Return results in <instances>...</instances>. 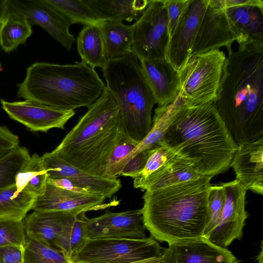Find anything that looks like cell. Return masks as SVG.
I'll use <instances>...</instances> for the list:
<instances>
[{
  "mask_svg": "<svg viewBox=\"0 0 263 263\" xmlns=\"http://www.w3.org/2000/svg\"><path fill=\"white\" fill-rule=\"evenodd\" d=\"M47 180L52 184L53 185L60 187L61 189L68 190L69 191H71L72 192L77 193H82V194H92L87 190L81 188L74 184L71 180L65 179H49L48 178ZM97 195V194H96Z\"/></svg>",
  "mask_w": 263,
  "mask_h": 263,
  "instance_id": "cell-42",
  "label": "cell"
},
{
  "mask_svg": "<svg viewBox=\"0 0 263 263\" xmlns=\"http://www.w3.org/2000/svg\"><path fill=\"white\" fill-rule=\"evenodd\" d=\"M36 197L15 184L0 191V220H23L32 209Z\"/></svg>",
  "mask_w": 263,
  "mask_h": 263,
  "instance_id": "cell-28",
  "label": "cell"
},
{
  "mask_svg": "<svg viewBox=\"0 0 263 263\" xmlns=\"http://www.w3.org/2000/svg\"><path fill=\"white\" fill-rule=\"evenodd\" d=\"M102 70L106 87L119 107L125 135L140 142L151 129L152 111L156 102L139 60L129 53L108 61Z\"/></svg>",
  "mask_w": 263,
  "mask_h": 263,
  "instance_id": "cell-6",
  "label": "cell"
},
{
  "mask_svg": "<svg viewBox=\"0 0 263 263\" xmlns=\"http://www.w3.org/2000/svg\"><path fill=\"white\" fill-rule=\"evenodd\" d=\"M213 103L238 145L263 138V41H237Z\"/></svg>",
  "mask_w": 263,
  "mask_h": 263,
  "instance_id": "cell-1",
  "label": "cell"
},
{
  "mask_svg": "<svg viewBox=\"0 0 263 263\" xmlns=\"http://www.w3.org/2000/svg\"><path fill=\"white\" fill-rule=\"evenodd\" d=\"M224 193V203L220 220L209 237L212 242L227 248L239 239L248 214L246 210L247 190L236 179L221 184Z\"/></svg>",
  "mask_w": 263,
  "mask_h": 263,
  "instance_id": "cell-11",
  "label": "cell"
},
{
  "mask_svg": "<svg viewBox=\"0 0 263 263\" xmlns=\"http://www.w3.org/2000/svg\"><path fill=\"white\" fill-rule=\"evenodd\" d=\"M138 143L126 136H124L115 146L107 160L104 176L117 178V176H120L122 172V163Z\"/></svg>",
  "mask_w": 263,
  "mask_h": 263,
  "instance_id": "cell-36",
  "label": "cell"
},
{
  "mask_svg": "<svg viewBox=\"0 0 263 263\" xmlns=\"http://www.w3.org/2000/svg\"><path fill=\"white\" fill-rule=\"evenodd\" d=\"M9 9V0H0V24L7 15Z\"/></svg>",
  "mask_w": 263,
  "mask_h": 263,
  "instance_id": "cell-44",
  "label": "cell"
},
{
  "mask_svg": "<svg viewBox=\"0 0 263 263\" xmlns=\"http://www.w3.org/2000/svg\"><path fill=\"white\" fill-rule=\"evenodd\" d=\"M209 0H190L170 38L165 59L178 71L190 58Z\"/></svg>",
  "mask_w": 263,
  "mask_h": 263,
  "instance_id": "cell-14",
  "label": "cell"
},
{
  "mask_svg": "<svg viewBox=\"0 0 263 263\" xmlns=\"http://www.w3.org/2000/svg\"><path fill=\"white\" fill-rule=\"evenodd\" d=\"M0 103L11 119L33 132H45L53 128L63 129L75 114L73 110H61L29 100L9 102L2 99Z\"/></svg>",
  "mask_w": 263,
  "mask_h": 263,
  "instance_id": "cell-13",
  "label": "cell"
},
{
  "mask_svg": "<svg viewBox=\"0 0 263 263\" xmlns=\"http://www.w3.org/2000/svg\"><path fill=\"white\" fill-rule=\"evenodd\" d=\"M70 262V259L60 249L26 236L23 247V263Z\"/></svg>",
  "mask_w": 263,
  "mask_h": 263,
  "instance_id": "cell-31",
  "label": "cell"
},
{
  "mask_svg": "<svg viewBox=\"0 0 263 263\" xmlns=\"http://www.w3.org/2000/svg\"><path fill=\"white\" fill-rule=\"evenodd\" d=\"M20 140L7 126H0V158L19 145Z\"/></svg>",
  "mask_w": 263,
  "mask_h": 263,
  "instance_id": "cell-40",
  "label": "cell"
},
{
  "mask_svg": "<svg viewBox=\"0 0 263 263\" xmlns=\"http://www.w3.org/2000/svg\"><path fill=\"white\" fill-rule=\"evenodd\" d=\"M0 263H23V248L0 247Z\"/></svg>",
  "mask_w": 263,
  "mask_h": 263,
  "instance_id": "cell-41",
  "label": "cell"
},
{
  "mask_svg": "<svg viewBox=\"0 0 263 263\" xmlns=\"http://www.w3.org/2000/svg\"><path fill=\"white\" fill-rule=\"evenodd\" d=\"M140 63L158 106L171 104L179 92L178 71L165 59L145 60Z\"/></svg>",
  "mask_w": 263,
  "mask_h": 263,
  "instance_id": "cell-20",
  "label": "cell"
},
{
  "mask_svg": "<svg viewBox=\"0 0 263 263\" xmlns=\"http://www.w3.org/2000/svg\"><path fill=\"white\" fill-rule=\"evenodd\" d=\"M77 214L53 211H33L23 219L26 235L54 247L64 228Z\"/></svg>",
  "mask_w": 263,
  "mask_h": 263,
  "instance_id": "cell-21",
  "label": "cell"
},
{
  "mask_svg": "<svg viewBox=\"0 0 263 263\" xmlns=\"http://www.w3.org/2000/svg\"><path fill=\"white\" fill-rule=\"evenodd\" d=\"M48 178L42 157L34 154L16 175L15 185L18 191L25 190L36 198L44 194Z\"/></svg>",
  "mask_w": 263,
  "mask_h": 263,
  "instance_id": "cell-29",
  "label": "cell"
},
{
  "mask_svg": "<svg viewBox=\"0 0 263 263\" xmlns=\"http://www.w3.org/2000/svg\"><path fill=\"white\" fill-rule=\"evenodd\" d=\"M202 176L193 162L181 157L146 191L158 190L195 180Z\"/></svg>",
  "mask_w": 263,
  "mask_h": 263,
  "instance_id": "cell-32",
  "label": "cell"
},
{
  "mask_svg": "<svg viewBox=\"0 0 263 263\" xmlns=\"http://www.w3.org/2000/svg\"><path fill=\"white\" fill-rule=\"evenodd\" d=\"M86 212L76 215L64 228L54 247L63 251L71 260L87 239L85 234Z\"/></svg>",
  "mask_w": 263,
  "mask_h": 263,
  "instance_id": "cell-30",
  "label": "cell"
},
{
  "mask_svg": "<svg viewBox=\"0 0 263 263\" xmlns=\"http://www.w3.org/2000/svg\"><path fill=\"white\" fill-rule=\"evenodd\" d=\"M132 27L131 53L140 62L165 59L170 35L164 0H151L142 16Z\"/></svg>",
  "mask_w": 263,
  "mask_h": 263,
  "instance_id": "cell-9",
  "label": "cell"
},
{
  "mask_svg": "<svg viewBox=\"0 0 263 263\" xmlns=\"http://www.w3.org/2000/svg\"><path fill=\"white\" fill-rule=\"evenodd\" d=\"M237 38V33L226 13L222 0H209L190 57L222 47L227 48L230 53L233 51L232 44Z\"/></svg>",
  "mask_w": 263,
  "mask_h": 263,
  "instance_id": "cell-10",
  "label": "cell"
},
{
  "mask_svg": "<svg viewBox=\"0 0 263 263\" xmlns=\"http://www.w3.org/2000/svg\"><path fill=\"white\" fill-rule=\"evenodd\" d=\"M164 145L193 162L202 176L213 178L231 166L238 145L213 104L189 106L178 94Z\"/></svg>",
  "mask_w": 263,
  "mask_h": 263,
  "instance_id": "cell-2",
  "label": "cell"
},
{
  "mask_svg": "<svg viewBox=\"0 0 263 263\" xmlns=\"http://www.w3.org/2000/svg\"><path fill=\"white\" fill-rule=\"evenodd\" d=\"M227 58L219 49L191 57L178 71V94L189 106L213 104L217 99Z\"/></svg>",
  "mask_w": 263,
  "mask_h": 263,
  "instance_id": "cell-7",
  "label": "cell"
},
{
  "mask_svg": "<svg viewBox=\"0 0 263 263\" xmlns=\"http://www.w3.org/2000/svg\"><path fill=\"white\" fill-rule=\"evenodd\" d=\"M160 257L153 258L143 260L133 263H159ZM74 263V262H70Z\"/></svg>",
  "mask_w": 263,
  "mask_h": 263,
  "instance_id": "cell-45",
  "label": "cell"
},
{
  "mask_svg": "<svg viewBox=\"0 0 263 263\" xmlns=\"http://www.w3.org/2000/svg\"><path fill=\"white\" fill-rule=\"evenodd\" d=\"M86 239L146 238L141 209L105 214L85 218Z\"/></svg>",
  "mask_w": 263,
  "mask_h": 263,
  "instance_id": "cell-15",
  "label": "cell"
},
{
  "mask_svg": "<svg viewBox=\"0 0 263 263\" xmlns=\"http://www.w3.org/2000/svg\"><path fill=\"white\" fill-rule=\"evenodd\" d=\"M1 67H2V66H1V64L0 63V71H1Z\"/></svg>",
  "mask_w": 263,
  "mask_h": 263,
  "instance_id": "cell-47",
  "label": "cell"
},
{
  "mask_svg": "<svg viewBox=\"0 0 263 263\" xmlns=\"http://www.w3.org/2000/svg\"><path fill=\"white\" fill-rule=\"evenodd\" d=\"M9 7L23 15L30 24L38 25L69 51L75 37L70 22L47 0H9Z\"/></svg>",
  "mask_w": 263,
  "mask_h": 263,
  "instance_id": "cell-12",
  "label": "cell"
},
{
  "mask_svg": "<svg viewBox=\"0 0 263 263\" xmlns=\"http://www.w3.org/2000/svg\"><path fill=\"white\" fill-rule=\"evenodd\" d=\"M105 199L99 195L77 193L66 190L47 180L44 194L35 198L31 210L79 213L99 206Z\"/></svg>",
  "mask_w": 263,
  "mask_h": 263,
  "instance_id": "cell-19",
  "label": "cell"
},
{
  "mask_svg": "<svg viewBox=\"0 0 263 263\" xmlns=\"http://www.w3.org/2000/svg\"><path fill=\"white\" fill-rule=\"evenodd\" d=\"M32 26L23 15L9 7L7 15L0 24V47L10 53L25 43L32 34Z\"/></svg>",
  "mask_w": 263,
  "mask_h": 263,
  "instance_id": "cell-27",
  "label": "cell"
},
{
  "mask_svg": "<svg viewBox=\"0 0 263 263\" xmlns=\"http://www.w3.org/2000/svg\"><path fill=\"white\" fill-rule=\"evenodd\" d=\"M151 149L143 151L131 159L125 165L120 176L137 178L144 169Z\"/></svg>",
  "mask_w": 263,
  "mask_h": 263,
  "instance_id": "cell-39",
  "label": "cell"
},
{
  "mask_svg": "<svg viewBox=\"0 0 263 263\" xmlns=\"http://www.w3.org/2000/svg\"><path fill=\"white\" fill-rule=\"evenodd\" d=\"M102 21H137L151 0H84Z\"/></svg>",
  "mask_w": 263,
  "mask_h": 263,
  "instance_id": "cell-22",
  "label": "cell"
},
{
  "mask_svg": "<svg viewBox=\"0 0 263 263\" xmlns=\"http://www.w3.org/2000/svg\"><path fill=\"white\" fill-rule=\"evenodd\" d=\"M159 263H239V261L227 248L202 237L168 245Z\"/></svg>",
  "mask_w": 263,
  "mask_h": 263,
  "instance_id": "cell-17",
  "label": "cell"
},
{
  "mask_svg": "<svg viewBox=\"0 0 263 263\" xmlns=\"http://www.w3.org/2000/svg\"><path fill=\"white\" fill-rule=\"evenodd\" d=\"M23 220H0V247H24L26 240Z\"/></svg>",
  "mask_w": 263,
  "mask_h": 263,
  "instance_id": "cell-37",
  "label": "cell"
},
{
  "mask_svg": "<svg viewBox=\"0 0 263 263\" xmlns=\"http://www.w3.org/2000/svg\"><path fill=\"white\" fill-rule=\"evenodd\" d=\"M180 157L174 151L164 145L151 149L144 169L134 179V187L142 191H146Z\"/></svg>",
  "mask_w": 263,
  "mask_h": 263,
  "instance_id": "cell-26",
  "label": "cell"
},
{
  "mask_svg": "<svg viewBox=\"0 0 263 263\" xmlns=\"http://www.w3.org/2000/svg\"><path fill=\"white\" fill-rule=\"evenodd\" d=\"M164 1L167 11L168 29L170 38L190 0Z\"/></svg>",
  "mask_w": 263,
  "mask_h": 263,
  "instance_id": "cell-38",
  "label": "cell"
},
{
  "mask_svg": "<svg viewBox=\"0 0 263 263\" xmlns=\"http://www.w3.org/2000/svg\"><path fill=\"white\" fill-rule=\"evenodd\" d=\"M101 30L107 60L121 58L130 53L133 43V27L122 22L102 21Z\"/></svg>",
  "mask_w": 263,
  "mask_h": 263,
  "instance_id": "cell-25",
  "label": "cell"
},
{
  "mask_svg": "<svg viewBox=\"0 0 263 263\" xmlns=\"http://www.w3.org/2000/svg\"><path fill=\"white\" fill-rule=\"evenodd\" d=\"M87 108L53 152L83 171L104 176L108 158L126 135L118 105L106 87Z\"/></svg>",
  "mask_w": 263,
  "mask_h": 263,
  "instance_id": "cell-4",
  "label": "cell"
},
{
  "mask_svg": "<svg viewBox=\"0 0 263 263\" xmlns=\"http://www.w3.org/2000/svg\"><path fill=\"white\" fill-rule=\"evenodd\" d=\"M224 203V193L222 185H211L208 196V219L204 236L208 238L218 226Z\"/></svg>",
  "mask_w": 263,
  "mask_h": 263,
  "instance_id": "cell-35",
  "label": "cell"
},
{
  "mask_svg": "<svg viewBox=\"0 0 263 263\" xmlns=\"http://www.w3.org/2000/svg\"><path fill=\"white\" fill-rule=\"evenodd\" d=\"M49 179L65 178L91 193L106 198L112 196L122 187L117 178H109L90 174L62 159L54 152L42 156Z\"/></svg>",
  "mask_w": 263,
  "mask_h": 263,
  "instance_id": "cell-16",
  "label": "cell"
},
{
  "mask_svg": "<svg viewBox=\"0 0 263 263\" xmlns=\"http://www.w3.org/2000/svg\"><path fill=\"white\" fill-rule=\"evenodd\" d=\"M164 249L151 236L142 239H87L71 262L133 263L160 257Z\"/></svg>",
  "mask_w": 263,
  "mask_h": 263,
  "instance_id": "cell-8",
  "label": "cell"
},
{
  "mask_svg": "<svg viewBox=\"0 0 263 263\" xmlns=\"http://www.w3.org/2000/svg\"><path fill=\"white\" fill-rule=\"evenodd\" d=\"M30 157L26 147L18 145L0 158V191L15 184L16 175Z\"/></svg>",
  "mask_w": 263,
  "mask_h": 263,
  "instance_id": "cell-33",
  "label": "cell"
},
{
  "mask_svg": "<svg viewBox=\"0 0 263 263\" xmlns=\"http://www.w3.org/2000/svg\"><path fill=\"white\" fill-rule=\"evenodd\" d=\"M72 24H98L100 20L84 0H47Z\"/></svg>",
  "mask_w": 263,
  "mask_h": 263,
  "instance_id": "cell-34",
  "label": "cell"
},
{
  "mask_svg": "<svg viewBox=\"0 0 263 263\" xmlns=\"http://www.w3.org/2000/svg\"><path fill=\"white\" fill-rule=\"evenodd\" d=\"M257 260L258 261V263H263V253H262V247H261L260 252L259 253V254L257 256Z\"/></svg>",
  "mask_w": 263,
  "mask_h": 263,
  "instance_id": "cell-46",
  "label": "cell"
},
{
  "mask_svg": "<svg viewBox=\"0 0 263 263\" xmlns=\"http://www.w3.org/2000/svg\"><path fill=\"white\" fill-rule=\"evenodd\" d=\"M225 8L243 5H255L263 6L261 0H222Z\"/></svg>",
  "mask_w": 263,
  "mask_h": 263,
  "instance_id": "cell-43",
  "label": "cell"
},
{
  "mask_svg": "<svg viewBox=\"0 0 263 263\" xmlns=\"http://www.w3.org/2000/svg\"><path fill=\"white\" fill-rule=\"evenodd\" d=\"M99 24L84 25L78 34L77 44L82 61L92 68L103 69L108 60Z\"/></svg>",
  "mask_w": 263,
  "mask_h": 263,
  "instance_id": "cell-24",
  "label": "cell"
},
{
  "mask_svg": "<svg viewBox=\"0 0 263 263\" xmlns=\"http://www.w3.org/2000/svg\"><path fill=\"white\" fill-rule=\"evenodd\" d=\"M236 179L248 191L263 194V138L238 145L231 163Z\"/></svg>",
  "mask_w": 263,
  "mask_h": 263,
  "instance_id": "cell-18",
  "label": "cell"
},
{
  "mask_svg": "<svg viewBox=\"0 0 263 263\" xmlns=\"http://www.w3.org/2000/svg\"><path fill=\"white\" fill-rule=\"evenodd\" d=\"M225 10L238 38L244 36L263 41V6L243 5Z\"/></svg>",
  "mask_w": 263,
  "mask_h": 263,
  "instance_id": "cell-23",
  "label": "cell"
},
{
  "mask_svg": "<svg viewBox=\"0 0 263 263\" xmlns=\"http://www.w3.org/2000/svg\"><path fill=\"white\" fill-rule=\"evenodd\" d=\"M16 96L57 109L88 107L102 95L106 86L97 72L82 61L60 65L35 62L17 84Z\"/></svg>",
  "mask_w": 263,
  "mask_h": 263,
  "instance_id": "cell-5",
  "label": "cell"
},
{
  "mask_svg": "<svg viewBox=\"0 0 263 263\" xmlns=\"http://www.w3.org/2000/svg\"><path fill=\"white\" fill-rule=\"evenodd\" d=\"M212 178L203 176L153 191H145L141 209L151 236L168 245L204 236L208 196Z\"/></svg>",
  "mask_w": 263,
  "mask_h": 263,
  "instance_id": "cell-3",
  "label": "cell"
}]
</instances>
